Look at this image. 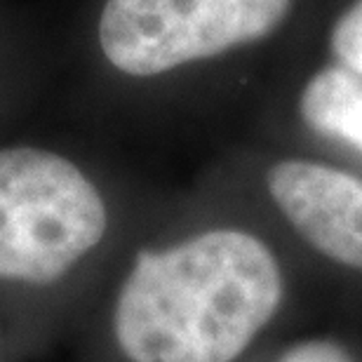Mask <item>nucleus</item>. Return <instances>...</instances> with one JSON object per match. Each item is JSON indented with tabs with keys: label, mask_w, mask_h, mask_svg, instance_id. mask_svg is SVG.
I'll list each match as a JSON object with an SVG mask.
<instances>
[{
	"label": "nucleus",
	"mask_w": 362,
	"mask_h": 362,
	"mask_svg": "<svg viewBox=\"0 0 362 362\" xmlns=\"http://www.w3.org/2000/svg\"><path fill=\"white\" fill-rule=\"evenodd\" d=\"M282 296L278 262L240 230L141 252L122 282L113 332L129 362H233Z\"/></svg>",
	"instance_id": "obj_1"
},
{
	"label": "nucleus",
	"mask_w": 362,
	"mask_h": 362,
	"mask_svg": "<svg viewBox=\"0 0 362 362\" xmlns=\"http://www.w3.org/2000/svg\"><path fill=\"white\" fill-rule=\"evenodd\" d=\"M104 233V200L74 163L42 148L0 151V280L49 285Z\"/></svg>",
	"instance_id": "obj_2"
},
{
	"label": "nucleus",
	"mask_w": 362,
	"mask_h": 362,
	"mask_svg": "<svg viewBox=\"0 0 362 362\" xmlns=\"http://www.w3.org/2000/svg\"><path fill=\"white\" fill-rule=\"evenodd\" d=\"M292 0H108L101 49L129 76H156L264 38Z\"/></svg>",
	"instance_id": "obj_3"
},
{
	"label": "nucleus",
	"mask_w": 362,
	"mask_h": 362,
	"mask_svg": "<svg viewBox=\"0 0 362 362\" xmlns=\"http://www.w3.org/2000/svg\"><path fill=\"white\" fill-rule=\"evenodd\" d=\"M269 191L317 252L362 269V181L325 165L285 160L271 170Z\"/></svg>",
	"instance_id": "obj_4"
},
{
	"label": "nucleus",
	"mask_w": 362,
	"mask_h": 362,
	"mask_svg": "<svg viewBox=\"0 0 362 362\" xmlns=\"http://www.w3.org/2000/svg\"><path fill=\"white\" fill-rule=\"evenodd\" d=\"M301 115L315 132L362 151V83L349 69H325L306 85Z\"/></svg>",
	"instance_id": "obj_5"
},
{
	"label": "nucleus",
	"mask_w": 362,
	"mask_h": 362,
	"mask_svg": "<svg viewBox=\"0 0 362 362\" xmlns=\"http://www.w3.org/2000/svg\"><path fill=\"white\" fill-rule=\"evenodd\" d=\"M332 49L351 74L362 78V0H358L332 31Z\"/></svg>",
	"instance_id": "obj_6"
},
{
	"label": "nucleus",
	"mask_w": 362,
	"mask_h": 362,
	"mask_svg": "<svg viewBox=\"0 0 362 362\" xmlns=\"http://www.w3.org/2000/svg\"><path fill=\"white\" fill-rule=\"evenodd\" d=\"M280 362H351V358L332 341H306L289 349Z\"/></svg>",
	"instance_id": "obj_7"
}]
</instances>
